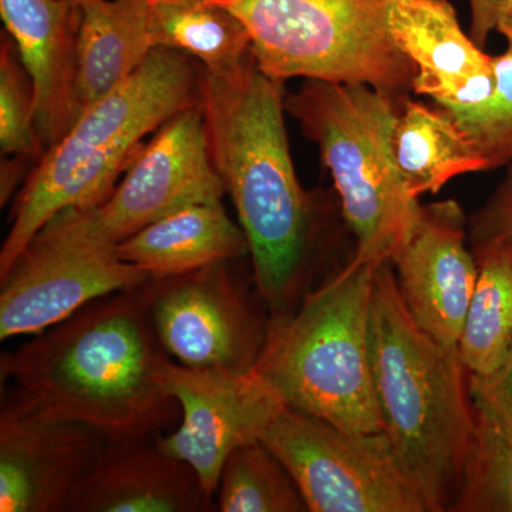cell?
<instances>
[{
    "label": "cell",
    "instance_id": "6da1fadb",
    "mask_svg": "<svg viewBox=\"0 0 512 512\" xmlns=\"http://www.w3.org/2000/svg\"><path fill=\"white\" fill-rule=\"evenodd\" d=\"M144 284L97 299L5 353L2 382L12 380L40 416L83 424L106 440L157 436L181 410L158 377L168 355Z\"/></svg>",
    "mask_w": 512,
    "mask_h": 512
},
{
    "label": "cell",
    "instance_id": "7a4b0ae2",
    "mask_svg": "<svg viewBox=\"0 0 512 512\" xmlns=\"http://www.w3.org/2000/svg\"><path fill=\"white\" fill-rule=\"evenodd\" d=\"M285 83L254 53L237 73L202 69L201 107L212 160L247 237L256 286L272 316L289 312L315 241V202L296 175L285 126Z\"/></svg>",
    "mask_w": 512,
    "mask_h": 512
},
{
    "label": "cell",
    "instance_id": "3957f363",
    "mask_svg": "<svg viewBox=\"0 0 512 512\" xmlns=\"http://www.w3.org/2000/svg\"><path fill=\"white\" fill-rule=\"evenodd\" d=\"M370 363L383 431L430 512L451 510L476 437V412L457 350L414 323L392 261L377 265Z\"/></svg>",
    "mask_w": 512,
    "mask_h": 512
},
{
    "label": "cell",
    "instance_id": "277c9868",
    "mask_svg": "<svg viewBox=\"0 0 512 512\" xmlns=\"http://www.w3.org/2000/svg\"><path fill=\"white\" fill-rule=\"evenodd\" d=\"M202 67L180 50L157 47L136 73L94 103L30 171L13 205L0 251V276L43 225L67 208H96L165 121L201 103Z\"/></svg>",
    "mask_w": 512,
    "mask_h": 512
},
{
    "label": "cell",
    "instance_id": "5b68a950",
    "mask_svg": "<svg viewBox=\"0 0 512 512\" xmlns=\"http://www.w3.org/2000/svg\"><path fill=\"white\" fill-rule=\"evenodd\" d=\"M377 265L353 258L298 311L272 316L255 365L286 406L355 433L383 431L369 346Z\"/></svg>",
    "mask_w": 512,
    "mask_h": 512
},
{
    "label": "cell",
    "instance_id": "8992f818",
    "mask_svg": "<svg viewBox=\"0 0 512 512\" xmlns=\"http://www.w3.org/2000/svg\"><path fill=\"white\" fill-rule=\"evenodd\" d=\"M400 104L367 84L325 80H303L285 96L286 113L318 146L332 175L357 261H392L419 220V198L407 190L394 158Z\"/></svg>",
    "mask_w": 512,
    "mask_h": 512
},
{
    "label": "cell",
    "instance_id": "52a82bcc",
    "mask_svg": "<svg viewBox=\"0 0 512 512\" xmlns=\"http://www.w3.org/2000/svg\"><path fill=\"white\" fill-rule=\"evenodd\" d=\"M239 20L259 69L278 82L301 77L372 86L402 103L416 67L387 25L389 0H215Z\"/></svg>",
    "mask_w": 512,
    "mask_h": 512
},
{
    "label": "cell",
    "instance_id": "ba28073f",
    "mask_svg": "<svg viewBox=\"0 0 512 512\" xmlns=\"http://www.w3.org/2000/svg\"><path fill=\"white\" fill-rule=\"evenodd\" d=\"M96 208L59 212L0 276V339L39 335L89 303L151 278L120 258Z\"/></svg>",
    "mask_w": 512,
    "mask_h": 512
},
{
    "label": "cell",
    "instance_id": "9c48e42d",
    "mask_svg": "<svg viewBox=\"0 0 512 512\" xmlns=\"http://www.w3.org/2000/svg\"><path fill=\"white\" fill-rule=\"evenodd\" d=\"M259 441L291 473L309 511H429L384 431L342 430L285 406Z\"/></svg>",
    "mask_w": 512,
    "mask_h": 512
},
{
    "label": "cell",
    "instance_id": "30bf717a",
    "mask_svg": "<svg viewBox=\"0 0 512 512\" xmlns=\"http://www.w3.org/2000/svg\"><path fill=\"white\" fill-rule=\"evenodd\" d=\"M144 288L157 338L180 365L231 373L255 369L266 328L229 274L228 262L150 278Z\"/></svg>",
    "mask_w": 512,
    "mask_h": 512
},
{
    "label": "cell",
    "instance_id": "8fae6325",
    "mask_svg": "<svg viewBox=\"0 0 512 512\" xmlns=\"http://www.w3.org/2000/svg\"><path fill=\"white\" fill-rule=\"evenodd\" d=\"M165 390L177 400L181 424L158 444L194 468L214 497L232 451L261 439L286 406L258 370L231 373L197 370L165 357L158 369Z\"/></svg>",
    "mask_w": 512,
    "mask_h": 512
},
{
    "label": "cell",
    "instance_id": "7c38bea8",
    "mask_svg": "<svg viewBox=\"0 0 512 512\" xmlns=\"http://www.w3.org/2000/svg\"><path fill=\"white\" fill-rule=\"evenodd\" d=\"M225 194L200 103L158 128L96 214L107 237L120 244L173 212L221 202Z\"/></svg>",
    "mask_w": 512,
    "mask_h": 512
},
{
    "label": "cell",
    "instance_id": "4fadbf2b",
    "mask_svg": "<svg viewBox=\"0 0 512 512\" xmlns=\"http://www.w3.org/2000/svg\"><path fill=\"white\" fill-rule=\"evenodd\" d=\"M106 443L96 430L46 419L8 394L0 412V511H69Z\"/></svg>",
    "mask_w": 512,
    "mask_h": 512
},
{
    "label": "cell",
    "instance_id": "5bb4252c",
    "mask_svg": "<svg viewBox=\"0 0 512 512\" xmlns=\"http://www.w3.org/2000/svg\"><path fill=\"white\" fill-rule=\"evenodd\" d=\"M466 227L456 201L421 205L412 237L392 259L397 288L414 323L450 350L458 348L477 282Z\"/></svg>",
    "mask_w": 512,
    "mask_h": 512
},
{
    "label": "cell",
    "instance_id": "9a60e30c",
    "mask_svg": "<svg viewBox=\"0 0 512 512\" xmlns=\"http://www.w3.org/2000/svg\"><path fill=\"white\" fill-rule=\"evenodd\" d=\"M387 25L416 67L414 94L450 114L476 109L493 96L494 57L464 32L448 0H389Z\"/></svg>",
    "mask_w": 512,
    "mask_h": 512
},
{
    "label": "cell",
    "instance_id": "2e32d148",
    "mask_svg": "<svg viewBox=\"0 0 512 512\" xmlns=\"http://www.w3.org/2000/svg\"><path fill=\"white\" fill-rule=\"evenodd\" d=\"M212 498L194 468L171 456L157 436L104 444L69 512H204Z\"/></svg>",
    "mask_w": 512,
    "mask_h": 512
},
{
    "label": "cell",
    "instance_id": "e0dca14e",
    "mask_svg": "<svg viewBox=\"0 0 512 512\" xmlns=\"http://www.w3.org/2000/svg\"><path fill=\"white\" fill-rule=\"evenodd\" d=\"M0 16L35 89V121L43 148L73 124L79 5L66 0H0Z\"/></svg>",
    "mask_w": 512,
    "mask_h": 512
},
{
    "label": "cell",
    "instance_id": "ac0fdd59",
    "mask_svg": "<svg viewBox=\"0 0 512 512\" xmlns=\"http://www.w3.org/2000/svg\"><path fill=\"white\" fill-rule=\"evenodd\" d=\"M79 9L73 123L157 49L147 0H82Z\"/></svg>",
    "mask_w": 512,
    "mask_h": 512
},
{
    "label": "cell",
    "instance_id": "d6986e66",
    "mask_svg": "<svg viewBox=\"0 0 512 512\" xmlns=\"http://www.w3.org/2000/svg\"><path fill=\"white\" fill-rule=\"evenodd\" d=\"M117 251L151 278L187 274L249 254L244 231L222 201L173 212L121 241Z\"/></svg>",
    "mask_w": 512,
    "mask_h": 512
},
{
    "label": "cell",
    "instance_id": "ffe728a7",
    "mask_svg": "<svg viewBox=\"0 0 512 512\" xmlns=\"http://www.w3.org/2000/svg\"><path fill=\"white\" fill-rule=\"evenodd\" d=\"M393 151L414 198L436 194L460 175L485 171L484 161L446 110L409 97L400 104L394 124Z\"/></svg>",
    "mask_w": 512,
    "mask_h": 512
},
{
    "label": "cell",
    "instance_id": "44dd1931",
    "mask_svg": "<svg viewBox=\"0 0 512 512\" xmlns=\"http://www.w3.org/2000/svg\"><path fill=\"white\" fill-rule=\"evenodd\" d=\"M478 274L458 357L470 376L484 379L504 365L512 349V238L473 245Z\"/></svg>",
    "mask_w": 512,
    "mask_h": 512
},
{
    "label": "cell",
    "instance_id": "7402d4cb",
    "mask_svg": "<svg viewBox=\"0 0 512 512\" xmlns=\"http://www.w3.org/2000/svg\"><path fill=\"white\" fill-rule=\"evenodd\" d=\"M157 47L180 50L214 76H232L252 56L247 29L215 0H147Z\"/></svg>",
    "mask_w": 512,
    "mask_h": 512
},
{
    "label": "cell",
    "instance_id": "603a6c76",
    "mask_svg": "<svg viewBox=\"0 0 512 512\" xmlns=\"http://www.w3.org/2000/svg\"><path fill=\"white\" fill-rule=\"evenodd\" d=\"M218 491V507L224 512L309 511L291 473L259 440L232 451Z\"/></svg>",
    "mask_w": 512,
    "mask_h": 512
},
{
    "label": "cell",
    "instance_id": "cb8c5ba5",
    "mask_svg": "<svg viewBox=\"0 0 512 512\" xmlns=\"http://www.w3.org/2000/svg\"><path fill=\"white\" fill-rule=\"evenodd\" d=\"M476 412V437L453 511L512 512V430Z\"/></svg>",
    "mask_w": 512,
    "mask_h": 512
},
{
    "label": "cell",
    "instance_id": "d4e9b609",
    "mask_svg": "<svg viewBox=\"0 0 512 512\" xmlns=\"http://www.w3.org/2000/svg\"><path fill=\"white\" fill-rule=\"evenodd\" d=\"M0 147L3 156L36 160L45 153L35 121V89L15 42L0 39Z\"/></svg>",
    "mask_w": 512,
    "mask_h": 512
},
{
    "label": "cell",
    "instance_id": "484cf974",
    "mask_svg": "<svg viewBox=\"0 0 512 512\" xmlns=\"http://www.w3.org/2000/svg\"><path fill=\"white\" fill-rule=\"evenodd\" d=\"M493 96L476 109L450 114L484 161L485 171L512 161V49L494 57Z\"/></svg>",
    "mask_w": 512,
    "mask_h": 512
},
{
    "label": "cell",
    "instance_id": "4316f807",
    "mask_svg": "<svg viewBox=\"0 0 512 512\" xmlns=\"http://www.w3.org/2000/svg\"><path fill=\"white\" fill-rule=\"evenodd\" d=\"M474 409L490 414L512 430V349L504 365L493 376L468 380Z\"/></svg>",
    "mask_w": 512,
    "mask_h": 512
},
{
    "label": "cell",
    "instance_id": "83f0119b",
    "mask_svg": "<svg viewBox=\"0 0 512 512\" xmlns=\"http://www.w3.org/2000/svg\"><path fill=\"white\" fill-rule=\"evenodd\" d=\"M493 197L470 222L471 244L512 238V161Z\"/></svg>",
    "mask_w": 512,
    "mask_h": 512
},
{
    "label": "cell",
    "instance_id": "f1b7e54d",
    "mask_svg": "<svg viewBox=\"0 0 512 512\" xmlns=\"http://www.w3.org/2000/svg\"><path fill=\"white\" fill-rule=\"evenodd\" d=\"M470 6V36L478 46L487 45L498 22L512 6V0H468Z\"/></svg>",
    "mask_w": 512,
    "mask_h": 512
},
{
    "label": "cell",
    "instance_id": "f546056e",
    "mask_svg": "<svg viewBox=\"0 0 512 512\" xmlns=\"http://www.w3.org/2000/svg\"><path fill=\"white\" fill-rule=\"evenodd\" d=\"M507 42V49H512V6L504 13L503 18L498 22L497 30Z\"/></svg>",
    "mask_w": 512,
    "mask_h": 512
},
{
    "label": "cell",
    "instance_id": "4dcf8cb0",
    "mask_svg": "<svg viewBox=\"0 0 512 512\" xmlns=\"http://www.w3.org/2000/svg\"><path fill=\"white\" fill-rule=\"evenodd\" d=\"M66 2L74 3V5H79L82 0H66Z\"/></svg>",
    "mask_w": 512,
    "mask_h": 512
}]
</instances>
